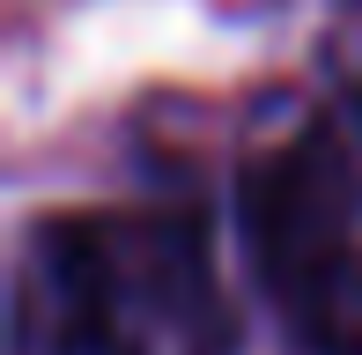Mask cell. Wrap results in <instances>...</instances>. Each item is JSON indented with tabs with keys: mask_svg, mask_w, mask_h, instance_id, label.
<instances>
[{
	"mask_svg": "<svg viewBox=\"0 0 362 355\" xmlns=\"http://www.w3.org/2000/svg\"><path fill=\"white\" fill-rule=\"evenodd\" d=\"M244 245L303 355H362V230L333 126H303L244 170Z\"/></svg>",
	"mask_w": 362,
	"mask_h": 355,
	"instance_id": "cell-2",
	"label": "cell"
},
{
	"mask_svg": "<svg viewBox=\"0 0 362 355\" xmlns=\"http://www.w3.org/2000/svg\"><path fill=\"white\" fill-rule=\"evenodd\" d=\"M355 126H362V89H355Z\"/></svg>",
	"mask_w": 362,
	"mask_h": 355,
	"instance_id": "cell-3",
	"label": "cell"
},
{
	"mask_svg": "<svg viewBox=\"0 0 362 355\" xmlns=\"http://www.w3.org/2000/svg\"><path fill=\"white\" fill-rule=\"evenodd\" d=\"M215 326L200 237L59 215L23 260V355H156V333Z\"/></svg>",
	"mask_w": 362,
	"mask_h": 355,
	"instance_id": "cell-1",
	"label": "cell"
}]
</instances>
